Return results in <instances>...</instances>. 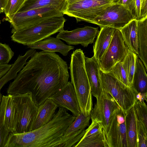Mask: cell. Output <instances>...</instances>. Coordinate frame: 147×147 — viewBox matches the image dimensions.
Instances as JSON below:
<instances>
[{
	"mask_svg": "<svg viewBox=\"0 0 147 147\" xmlns=\"http://www.w3.org/2000/svg\"><path fill=\"white\" fill-rule=\"evenodd\" d=\"M10 83L7 94L30 93L38 107L68 82L67 62L55 53L36 52Z\"/></svg>",
	"mask_w": 147,
	"mask_h": 147,
	"instance_id": "1",
	"label": "cell"
},
{
	"mask_svg": "<svg viewBox=\"0 0 147 147\" xmlns=\"http://www.w3.org/2000/svg\"><path fill=\"white\" fill-rule=\"evenodd\" d=\"M76 116L59 107L52 119L35 130L21 133H10L6 147H59L64 133Z\"/></svg>",
	"mask_w": 147,
	"mask_h": 147,
	"instance_id": "2",
	"label": "cell"
},
{
	"mask_svg": "<svg viewBox=\"0 0 147 147\" xmlns=\"http://www.w3.org/2000/svg\"><path fill=\"white\" fill-rule=\"evenodd\" d=\"M64 15L54 16L27 27L15 30L11 36L12 41L27 45L46 39L63 30L66 20Z\"/></svg>",
	"mask_w": 147,
	"mask_h": 147,
	"instance_id": "3",
	"label": "cell"
},
{
	"mask_svg": "<svg viewBox=\"0 0 147 147\" xmlns=\"http://www.w3.org/2000/svg\"><path fill=\"white\" fill-rule=\"evenodd\" d=\"M100 78L102 89L109 94L125 113L133 107L136 101L132 89L127 86L109 72L100 69Z\"/></svg>",
	"mask_w": 147,
	"mask_h": 147,
	"instance_id": "4",
	"label": "cell"
},
{
	"mask_svg": "<svg viewBox=\"0 0 147 147\" xmlns=\"http://www.w3.org/2000/svg\"><path fill=\"white\" fill-rule=\"evenodd\" d=\"M69 69L71 82L74 88L81 112L85 115H90L93 108L92 95L85 65L82 63L76 64Z\"/></svg>",
	"mask_w": 147,
	"mask_h": 147,
	"instance_id": "5",
	"label": "cell"
},
{
	"mask_svg": "<svg viewBox=\"0 0 147 147\" xmlns=\"http://www.w3.org/2000/svg\"><path fill=\"white\" fill-rule=\"evenodd\" d=\"M18 110V120L15 133L31 131L38 107L30 93L12 95Z\"/></svg>",
	"mask_w": 147,
	"mask_h": 147,
	"instance_id": "6",
	"label": "cell"
},
{
	"mask_svg": "<svg viewBox=\"0 0 147 147\" xmlns=\"http://www.w3.org/2000/svg\"><path fill=\"white\" fill-rule=\"evenodd\" d=\"M114 0H84L68 5L63 13L75 18L77 22L92 23L94 19L105 8L115 3Z\"/></svg>",
	"mask_w": 147,
	"mask_h": 147,
	"instance_id": "7",
	"label": "cell"
},
{
	"mask_svg": "<svg viewBox=\"0 0 147 147\" xmlns=\"http://www.w3.org/2000/svg\"><path fill=\"white\" fill-rule=\"evenodd\" d=\"M133 19L129 10L115 2L105 8L92 23L100 28L109 27L120 30Z\"/></svg>",
	"mask_w": 147,
	"mask_h": 147,
	"instance_id": "8",
	"label": "cell"
},
{
	"mask_svg": "<svg viewBox=\"0 0 147 147\" xmlns=\"http://www.w3.org/2000/svg\"><path fill=\"white\" fill-rule=\"evenodd\" d=\"M53 6H47L18 12L7 19L12 26L13 31L54 16L64 15Z\"/></svg>",
	"mask_w": 147,
	"mask_h": 147,
	"instance_id": "9",
	"label": "cell"
},
{
	"mask_svg": "<svg viewBox=\"0 0 147 147\" xmlns=\"http://www.w3.org/2000/svg\"><path fill=\"white\" fill-rule=\"evenodd\" d=\"M129 49L120 30L115 29L109 47L98 62L100 69L108 72L117 63H123Z\"/></svg>",
	"mask_w": 147,
	"mask_h": 147,
	"instance_id": "10",
	"label": "cell"
},
{
	"mask_svg": "<svg viewBox=\"0 0 147 147\" xmlns=\"http://www.w3.org/2000/svg\"><path fill=\"white\" fill-rule=\"evenodd\" d=\"M126 113L119 107L112 113L105 135L108 147H128L125 126Z\"/></svg>",
	"mask_w": 147,
	"mask_h": 147,
	"instance_id": "11",
	"label": "cell"
},
{
	"mask_svg": "<svg viewBox=\"0 0 147 147\" xmlns=\"http://www.w3.org/2000/svg\"><path fill=\"white\" fill-rule=\"evenodd\" d=\"M96 99L90 112L91 119L100 124L106 135L108 131L111 115L119 106L112 96L103 89Z\"/></svg>",
	"mask_w": 147,
	"mask_h": 147,
	"instance_id": "12",
	"label": "cell"
},
{
	"mask_svg": "<svg viewBox=\"0 0 147 147\" xmlns=\"http://www.w3.org/2000/svg\"><path fill=\"white\" fill-rule=\"evenodd\" d=\"M99 32L98 27L85 26L70 31L63 29L59 32L56 37L64 41L69 45L80 44L86 47L93 43Z\"/></svg>",
	"mask_w": 147,
	"mask_h": 147,
	"instance_id": "13",
	"label": "cell"
},
{
	"mask_svg": "<svg viewBox=\"0 0 147 147\" xmlns=\"http://www.w3.org/2000/svg\"><path fill=\"white\" fill-rule=\"evenodd\" d=\"M48 98L51 99L58 107L70 111L75 116L81 112L75 91L71 82H68Z\"/></svg>",
	"mask_w": 147,
	"mask_h": 147,
	"instance_id": "14",
	"label": "cell"
},
{
	"mask_svg": "<svg viewBox=\"0 0 147 147\" xmlns=\"http://www.w3.org/2000/svg\"><path fill=\"white\" fill-rule=\"evenodd\" d=\"M146 68L138 55L131 88L135 94L140 95L141 101H147V75Z\"/></svg>",
	"mask_w": 147,
	"mask_h": 147,
	"instance_id": "15",
	"label": "cell"
},
{
	"mask_svg": "<svg viewBox=\"0 0 147 147\" xmlns=\"http://www.w3.org/2000/svg\"><path fill=\"white\" fill-rule=\"evenodd\" d=\"M85 68L90 84L92 95L97 98L102 90L100 76V69L98 61L93 56L89 58L85 56Z\"/></svg>",
	"mask_w": 147,
	"mask_h": 147,
	"instance_id": "16",
	"label": "cell"
},
{
	"mask_svg": "<svg viewBox=\"0 0 147 147\" xmlns=\"http://www.w3.org/2000/svg\"><path fill=\"white\" fill-rule=\"evenodd\" d=\"M27 46L31 49H39L45 52H59L64 56H67L70 51L74 49V46L65 44L60 39L51 36Z\"/></svg>",
	"mask_w": 147,
	"mask_h": 147,
	"instance_id": "17",
	"label": "cell"
},
{
	"mask_svg": "<svg viewBox=\"0 0 147 147\" xmlns=\"http://www.w3.org/2000/svg\"><path fill=\"white\" fill-rule=\"evenodd\" d=\"M97 35L93 46L94 56L99 62L107 51L111 40L116 28L109 27H103Z\"/></svg>",
	"mask_w": 147,
	"mask_h": 147,
	"instance_id": "18",
	"label": "cell"
},
{
	"mask_svg": "<svg viewBox=\"0 0 147 147\" xmlns=\"http://www.w3.org/2000/svg\"><path fill=\"white\" fill-rule=\"evenodd\" d=\"M57 105L51 99L48 98L38 107V112L31 131L45 125L54 116Z\"/></svg>",
	"mask_w": 147,
	"mask_h": 147,
	"instance_id": "19",
	"label": "cell"
},
{
	"mask_svg": "<svg viewBox=\"0 0 147 147\" xmlns=\"http://www.w3.org/2000/svg\"><path fill=\"white\" fill-rule=\"evenodd\" d=\"M120 30L129 49L138 55V42L137 20H132Z\"/></svg>",
	"mask_w": 147,
	"mask_h": 147,
	"instance_id": "20",
	"label": "cell"
},
{
	"mask_svg": "<svg viewBox=\"0 0 147 147\" xmlns=\"http://www.w3.org/2000/svg\"><path fill=\"white\" fill-rule=\"evenodd\" d=\"M5 108L4 119L5 126L10 133H15L18 120V110L12 95H5Z\"/></svg>",
	"mask_w": 147,
	"mask_h": 147,
	"instance_id": "21",
	"label": "cell"
},
{
	"mask_svg": "<svg viewBox=\"0 0 147 147\" xmlns=\"http://www.w3.org/2000/svg\"><path fill=\"white\" fill-rule=\"evenodd\" d=\"M68 5V0H26L18 12L52 6L63 13Z\"/></svg>",
	"mask_w": 147,
	"mask_h": 147,
	"instance_id": "22",
	"label": "cell"
},
{
	"mask_svg": "<svg viewBox=\"0 0 147 147\" xmlns=\"http://www.w3.org/2000/svg\"><path fill=\"white\" fill-rule=\"evenodd\" d=\"M138 53V56L147 70V17L137 21Z\"/></svg>",
	"mask_w": 147,
	"mask_h": 147,
	"instance_id": "23",
	"label": "cell"
},
{
	"mask_svg": "<svg viewBox=\"0 0 147 147\" xmlns=\"http://www.w3.org/2000/svg\"><path fill=\"white\" fill-rule=\"evenodd\" d=\"M125 122L128 147H137V119L133 107L126 112Z\"/></svg>",
	"mask_w": 147,
	"mask_h": 147,
	"instance_id": "24",
	"label": "cell"
},
{
	"mask_svg": "<svg viewBox=\"0 0 147 147\" xmlns=\"http://www.w3.org/2000/svg\"><path fill=\"white\" fill-rule=\"evenodd\" d=\"M74 147H108L103 130L81 138Z\"/></svg>",
	"mask_w": 147,
	"mask_h": 147,
	"instance_id": "25",
	"label": "cell"
},
{
	"mask_svg": "<svg viewBox=\"0 0 147 147\" xmlns=\"http://www.w3.org/2000/svg\"><path fill=\"white\" fill-rule=\"evenodd\" d=\"M90 115L86 116L81 112L65 131L62 138L69 136L90 125Z\"/></svg>",
	"mask_w": 147,
	"mask_h": 147,
	"instance_id": "26",
	"label": "cell"
},
{
	"mask_svg": "<svg viewBox=\"0 0 147 147\" xmlns=\"http://www.w3.org/2000/svg\"><path fill=\"white\" fill-rule=\"evenodd\" d=\"M5 108V95H2L0 106V147H6L10 134L5 127L4 123Z\"/></svg>",
	"mask_w": 147,
	"mask_h": 147,
	"instance_id": "27",
	"label": "cell"
},
{
	"mask_svg": "<svg viewBox=\"0 0 147 147\" xmlns=\"http://www.w3.org/2000/svg\"><path fill=\"white\" fill-rule=\"evenodd\" d=\"M131 12L137 21L147 18V0H132Z\"/></svg>",
	"mask_w": 147,
	"mask_h": 147,
	"instance_id": "28",
	"label": "cell"
},
{
	"mask_svg": "<svg viewBox=\"0 0 147 147\" xmlns=\"http://www.w3.org/2000/svg\"><path fill=\"white\" fill-rule=\"evenodd\" d=\"M137 55L129 49L122 65L131 87L135 67L136 59Z\"/></svg>",
	"mask_w": 147,
	"mask_h": 147,
	"instance_id": "29",
	"label": "cell"
},
{
	"mask_svg": "<svg viewBox=\"0 0 147 147\" xmlns=\"http://www.w3.org/2000/svg\"><path fill=\"white\" fill-rule=\"evenodd\" d=\"M133 107L137 120L141 122L147 129V106L145 102L137 100Z\"/></svg>",
	"mask_w": 147,
	"mask_h": 147,
	"instance_id": "30",
	"label": "cell"
},
{
	"mask_svg": "<svg viewBox=\"0 0 147 147\" xmlns=\"http://www.w3.org/2000/svg\"><path fill=\"white\" fill-rule=\"evenodd\" d=\"M23 67V65L18 60L15 61L10 69L0 79V92L6 83L16 78L18 73Z\"/></svg>",
	"mask_w": 147,
	"mask_h": 147,
	"instance_id": "31",
	"label": "cell"
},
{
	"mask_svg": "<svg viewBox=\"0 0 147 147\" xmlns=\"http://www.w3.org/2000/svg\"><path fill=\"white\" fill-rule=\"evenodd\" d=\"M26 0H6L4 8V12L7 19L18 12Z\"/></svg>",
	"mask_w": 147,
	"mask_h": 147,
	"instance_id": "32",
	"label": "cell"
},
{
	"mask_svg": "<svg viewBox=\"0 0 147 147\" xmlns=\"http://www.w3.org/2000/svg\"><path fill=\"white\" fill-rule=\"evenodd\" d=\"M85 129H83L72 134L62 138L61 140L59 147H74L83 136Z\"/></svg>",
	"mask_w": 147,
	"mask_h": 147,
	"instance_id": "33",
	"label": "cell"
},
{
	"mask_svg": "<svg viewBox=\"0 0 147 147\" xmlns=\"http://www.w3.org/2000/svg\"><path fill=\"white\" fill-rule=\"evenodd\" d=\"M108 72L126 86L131 87L126 72L123 68L122 63H117Z\"/></svg>",
	"mask_w": 147,
	"mask_h": 147,
	"instance_id": "34",
	"label": "cell"
},
{
	"mask_svg": "<svg viewBox=\"0 0 147 147\" xmlns=\"http://www.w3.org/2000/svg\"><path fill=\"white\" fill-rule=\"evenodd\" d=\"M137 147H147V129L137 120Z\"/></svg>",
	"mask_w": 147,
	"mask_h": 147,
	"instance_id": "35",
	"label": "cell"
},
{
	"mask_svg": "<svg viewBox=\"0 0 147 147\" xmlns=\"http://www.w3.org/2000/svg\"><path fill=\"white\" fill-rule=\"evenodd\" d=\"M14 55L8 45L0 43V65L8 64Z\"/></svg>",
	"mask_w": 147,
	"mask_h": 147,
	"instance_id": "36",
	"label": "cell"
},
{
	"mask_svg": "<svg viewBox=\"0 0 147 147\" xmlns=\"http://www.w3.org/2000/svg\"><path fill=\"white\" fill-rule=\"evenodd\" d=\"M102 130V128L99 123L95 121H92L91 124L85 130L84 134L82 138L88 137Z\"/></svg>",
	"mask_w": 147,
	"mask_h": 147,
	"instance_id": "37",
	"label": "cell"
},
{
	"mask_svg": "<svg viewBox=\"0 0 147 147\" xmlns=\"http://www.w3.org/2000/svg\"><path fill=\"white\" fill-rule=\"evenodd\" d=\"M12 65V64L0 65V79L10 69Z\"/></svg>",
	"mask_w": 147,
	"mask_h": 147,
	"instance_id": "38",
	"label": "cell"
},
{
	"mask_svg": "<svg viewBox=\"0 0 147 147\" xmlns=\"http://www.w3.org/2000/svg\"><path fill=\"white\" fill-rule=\"evenodd\" d=\"M132 2V0H118L116 3L124 6L131 11Z\"/></svg>",
	"mask_w": 147,
	"mask_h": 147,
	"instance_id": "39",
	"label": "cell"
},
{
	"mask_svg": "<svg viewBox=\"0 0 147 147\" xmlns=\"http://www.w3.org/2000/svg\"><path fill=\"white\" fill-rule=\"evenodd\" d=\"M6 0H0V13L3 12Z\"/></svg>",
	"mask_w": 147,
	"mask_h": 147,
	"instance_id": "40",
	"label": "cell"
},
{
	"mask_svg": "<svg viewBox=\"0 0 147 147\" xmlns=\"http://www.w3.org/2000/svg\"><path fill=\"white\" fill-rule=\"evenodd\" d=\"M82 0H68V5L70 4L75 2Z\"/></svg>",
	"mask_w": 147,
	"mask_h": 147,
	"instance_id": "41",
	"label": "cell"
},
{
	"mask_svg": "<svg viewBox=\"0 0 147 147\" xmlns=\"http://www.w3.org/2000/svg\"><path fill=\"white\" fill-rule=\"evenodd\" d=\"M2 95L1 93V92H0V105L1 103V100L2 99Z\"/></svg>",
	"mask_w": 147,
	"mask_h": 147,
	"instance_id": "42",
	"label": "cell"
},
{
	"mask_svg": "<svg viewBox=\"0 0 147 147\" xmlns=\"http://www.w3.org/2000/svg\"><path fill=\"white\" fill-rule=\"evenodd\" d=\"M114 0L115 1V2H116L118 1V0Z\"/></svg>",
	"mask_w": 147,
	"mask_h": 147,
	"instance_id": "43",
	"label": "cell"
},
{
	"mask_svg": "<svg viewBox=\"0 0 147 147\" xmlns=\"http://www.w3.org/2000/svg\"><path fill=\"white\" fill-rule=\"evenodd\" d=\"M1 23V21L0 20V24Z\"/></svg>",
	"mask_w": 147,
	"mask_h": 147,
	"instance_id": "44",
	"label": "cell"
}]
</instances>
